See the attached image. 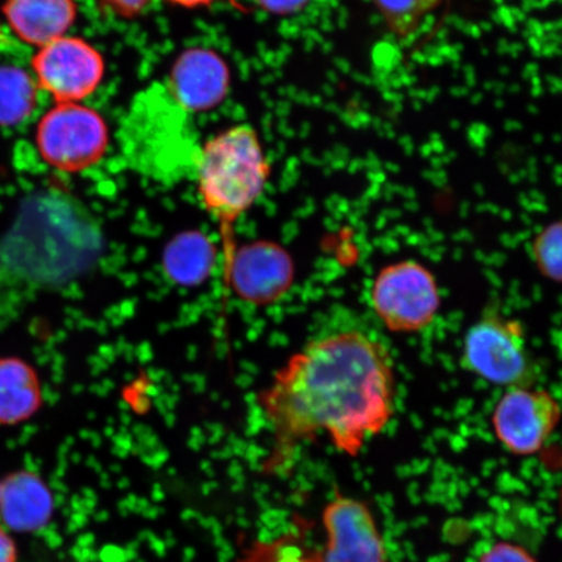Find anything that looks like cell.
Listing matches in <instances>:
<instances>
[{"label":"cell","mask_w":562,"mask_h":562,"mask_svg":"<svg viewBox=\"0 0 562 562\" xmlns=\"http://www.w3.org/2000/svg\"><path fill=\"white\" fill-rule=\"evenodd\" d=\"M395 386L389 350L368 335L344 331L307 344L258 397L272 434L265 472L291 469L300 447L321 434L337 451L360 454L390 425Z\"/></svg>","instance_id":"1"},{"label":"cell","mask_w":562,"mask_h":562,"mask_svg":"<svg viewBox=\"0 0 562 562\" xmlns=\"http://www.w3.org/2000/svg\"><path fill=\"white\" fill-rule=\"evenodd\" d=\"M103 249L95 217L65 192H44L27 200L7 236L5 263L35 283H63L94 265Z\"/></svg>","instance_id":"2"},{"label":"cell","mask_w":562,"mask_h":562,"mask_svg":"<svg viewBox=\"0 0 562 562\" xmlns=\"http://www.w3.org/2000/svg\"><path fill=\"white\" fill-rule=\"evenodd\" d=\"M194 173L202 206L220 228L224 281L237 249L236 224L263 194L271 165L257 131L238 124L201 145Z\"/></svg>","instance_id":"3"},{"label":"cell","mask_w":562,"mask_h":562,"mask_svg":"<svg viewBox=\"0 0 562 562\" xmlns=\"http://www.w3.org/2000/svg\"><path fill=\"white\" fill-rule=\"evenodd\" d=\"M188 112L166 87L136 97L124 126V153L136 170L154 179H175L194 171L195 144Z\"/></svg>","instance_id":"4"},{"label":"cell","mask_w":562,"mask_h":562,"mask_svg":"<svg viewBox=\"0 0 562 562\" xmlns=\"http://www.w3.org/2000/svg\"><path fill=\"white\" fill-rule=\"evenodd\" d=\"M321 521L325 542L313 548L285 540L258 544L244 562H391L389 546L374 513L360 498L336 492Z\"/></svg>","instance_id":"5"},{"label":"cell","mask_w":562,"mask_h":562,"mask_svg":"<svg viewBox=\"0 0 562 562\" xmlns=\"http://www.w3.org/2000/svg\"><path fill=\"white\" fill-rule=\"evenodd\" d=\"M38 151L55 170L77 173L100 164L109 149V125L80 103H56L37 126Z\"/></svg>","instance_id":"6"},{"label":"cell","mask_w":562,"mask_h":562,"mask_svg":"<svg viewBox=\"0 0 562 562\" xmlns=\"http://www.w3.org/2000/svg\"><path fill=\"white\" fill-rule=\"evenodd\" d=\"M370 300L384 327L396 334L422 331L437 318L440 308L437 279L416 261L392 263L379 271Z\"/></svg>","instance_id":"7"},{"label":"cell","mask_w":562,"mask_h":562,"mask_svg":"<svg viewBox=\"0 0 562 562\" xmlns=\"http://www.w3.org/2000/svg\"><path fill=\"white\" fill-rule=\"evenodd\" d=\"M465 368L491 384L525 386L531 378V360L521 323L505 316H483L463 340Z\"/></svg>","instance_id":"8"},{"label":"cell","mask_w":562,"mask_h":562,"mask_svg":"<svg viewBox=\"0 0 562 562\" xmlns=\"http://www.w3.org/2000/svg\"><path fill=\"white\" fill-rule=\"evenodd\" d=\"M32 69L38 89L56 103H79L101 87L105 63L88 41L65 35L40 48L33 56Z\"/></svg>","instance_id":"9"},{"label":"cell","mask_w":562,"mask_h":562,"mask_svg":"<svg viewBox=\"0 0 562 562\" xmlns=\"http://www.w3.org/2000/svg\"><path fill=\"white\" fill-rule=\"evenodd\" d=\"M561 405L552 393L515 386L504 393L492 413V426L501 445L516 456L536 454L557 430Z\"/></svg>","instance_id":"10"},{"label":"cell","mask_w":562,"mask_h":562,"mask_svg":"<svg viewBox=\"0 0 562 562\" xmlns=\"http://www.w3.org/2000/svg\"><path fill=\"white\" fill-rule=\"evenodd\" d=\"M293 258L283 246L257 240L237 246L229 265L224 292L232 291L245 304L265 307L290 293L294 281Z\"/></svg>","instance_id":"11"},{"label":"cell","mask_w":562,"mask_h":562,"mask_svg":"<svg viewBox=\"0 0 562 562\" xmlns=\"http://www.w3.org/2000/svg\"><path fill=\"white\" fill-rule=\"evenodd\" d=\"M166 88L188 114L214 110L229 94L231 69L210 48H188L173 61Z\"/></svg>","instance_id":"12"},{"label":"cell","mask_w":562,"mask_h":562,"mask_svg":"<svg viewBox=\"0 0 562 562\" xmlns=\"http://www.w3.org/2000/svg\"><path fill=\"white\" fill-rule=\"evenodd\" d=\"M55 504L50 488L30 470L7 475L0 484V519L11 532H35L52 521Z\"/></svg>","instance_id":"13"},{"label":"cell","mask_w":562,"mask_h":562,"mask_svg":"<svg viewBox=\"0 0 562 562\" xmlns=\"http://www.w3.org/2000/svg\"><path fill=\"white\" fill-rule=\"evenodd\" d=\"M3 13L24 44L44 47L65 37L77 19L76 0H5Z\"/></svg>","instance_id":"14"},{"label":"cell","mask_w":562,"mask_h":562,"mask_svg":"<svg viewBox=\"0 0 562 562\" xmlns=\"http://www.w3.org/2000/svg\"><path fill=\"white\" fill-rule=\"evenodd\" d=\"M41 406L42 390L37 372L20 358H0V425L23 424Z\"/></svg>","instance_id":"15"},{"label":"cell","mask_w":562,"mask_h":562,"mask_svg":"<svg viewBox=\"0 0 562 562\" xmlns=\"http://www.w3.org/2000/svg\"><path fill=\"white\" fill-rule=\"evenodd\" d=\"M216 257L215 245L206 235L200 231H186L167 244L164 269L173 283L196 286L211 276Z\"/></svg>","instance_id":"16"},{"label":"cell","mask_w":562,"mask_h":562,"mask_svg":"<svg viewBox=\"0 0 562 562\" xmlns=\"http://www.w3.org/2000/svg\"><path fill=\"white\" fill-rule=\"evenodd\" d=\"M37 82L26 70L0 67V126L25 122L37 108Z\"/></svg>","instance_id":"17"},{"label":"cell","mask_w":562,"mask_h":562,"mask_svg":"<svg viewBox=\"0 0 562 562\" xmlns=\"http://www.w3.org/2000/svg\"><path fill=\"white\" fill-rule=\"evenodd\" d=\"M438 0H371L389 30L398 38L416 33Z\"/></svg>","instance_id":"18"},{"label":"cell","mask_w":562,"mask_h":562,"mask_svg":"<svg viewBox=\"0 0 562 562\" xmlns=\"http://www.w3.org/2000/svg\"><path fill=\"white\" fill-rule=\"evenodd\" d=\"M531 256L543 277L562 284V221L548 224L533 237Z\"/></svg>","instance_id":"19"},{"label":"cell","mask_w":562,"mask_h":562,"mask_svg":"<svg viewBox=\"0 0 562 562\" xmlns=\"http://www.w3.org/2000/svg\"><path fill=\"white\" fill-rule=\"evenodd\" d=\"M476 562H538L536 557L521 544L498 540L484 550Z\"/></svg>","instance_id":"20"},{"label":"cell","mask_w":562,"mask_h":562,"mask_svg":"<svg viewBox=\"0 0 562 562\" xmlns=\"http://www.w3.org/2000/svg\"><path fill=\"white\" fill-rule=\"evenodd\" d=\"M105 11L121 19H137L149 9L153 0H98Z\"/></svg>","instance_id":"21"},{"label":"cell","mask_w":562,"mask_h":562,"mask_svg":"<svg viewBox=\"0 0 562 562\" xmlns=\"http://www.w3.org/2000/svg\"><path fill=\"white\" fill-rule=\"evenodd\" d=\"M308 2L311 0H255L259 9L277 16L293 15L305 9Z\"/></svg>","instance_id":"22"},{"label":"cell","mask_w":562,"mask_h":562,"mask_svg":"<svg viewBox=\"0 0 562 562\" xmlns=\"http://www.w3.org/2000/svg\"><path fill=\"white\" fill-rule=\"evenodd\" d=\"M19 548L12 532L0 525V562H18Z\"/></svg>","instance_id":"23"},{"label":"cell","mask_w":562,"mask_h":562,"mask_svg":"<svg viewBox=\"0 0 562 562\" xmlns=\"http://www.w3.org/2000/svg\"><path fill=\"white\" fill-rule=\"evenodd\" d=\"M166 2L186 10L205 9V7H211L216 3L227 2L237 11L243 13L248 12V9H246L240 0H166Z\"/></svg>","instance_id":"24"},{"label":"cell","mask_w":562,"mask_h":562,"mask_svg":"<svg viewBox=\"0 0 562 562\" xmlns=\"http://www.w3.org/2000/svg\"><path fill=\"white\" fill-rule=\"evenodd\" d=\"M0 484H2V481H0Z\"/></svg>","instance_id":"25"},{"label":"cell","mask_w":562,"mask_h":562,"mask_svg":"<svg viewBox=\"0 0 562 562\" xmlns=\"http://www.w3.org/2000/svg\"><path fill=\"white\" fill-rule=\"evenodd\" d=\"M0 271H2V269H0Z\"/></svg>","instance_id":"26"}]
</instances>
